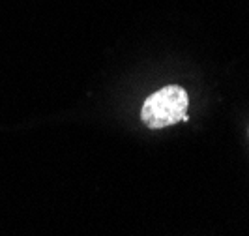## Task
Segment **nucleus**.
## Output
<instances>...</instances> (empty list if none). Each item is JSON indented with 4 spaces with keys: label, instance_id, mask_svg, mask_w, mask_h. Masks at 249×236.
Here are the masks:
<instances>
[{
    "label": "nucleus",
    "instance_id": "f257e3e1",
    "mask_svg": "<svg viewBox=\"0 0 249 236\" xmlns=\"http://www.w3.org/2000/svg\"><path fill=\"white\" fill-rule=\"evenodd\" d=\"M187 105L189 100L186 90L178 85H169L144 100L141 109V118L144 126L152 129H161L176 122H186Z\"/></svg>",
    "mask_w": 249,
    "mask_h": 236
}]
</instances>
